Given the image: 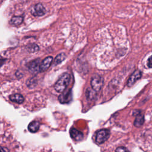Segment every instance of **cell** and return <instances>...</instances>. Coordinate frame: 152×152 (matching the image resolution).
I'll use <instances>...</instances> for the list:
<instances>
[{
    "label": "cell",
    "instance_id": "ac0fdd59",
    "mask_svg": "<svg viewBox=\"0 0 152 152\" xmlns=\"http://www.w3.org/2000/svg\"><path fill=\"white\" fill-rule=\"evenodd\" d=\"M8 150L5 147H0V151H8Z\"/></svg>",
    "mask_w": 152,
    "mask_h": 152
},
{
    "label": "cell",
    "instance_id": "30bf717a",
    "mask_svg": "<svg viewBox=\"0 0 152 152\" xmlns=\"http://www.w3.org/2000/svg\"><path fill=\"white\" fill-rule=\"evenodd\" d=\"M10 99L12 102L18 103V104L22 103L24 102V100L23 96L21 94H18V93L11 95L10 96Z\"/></svg>",
    "mask_w": 152,
    "mask_h": 152
},
{
    "label": "cell",
    "instance_id": "e0dca14e",
    "mask_svg": "<svg viewBox=\"0 0 152 152\" xmlns=\"http://www.w3.org/2000/svg\"><path fill=\"white\" fill-rule=\"evenodd\" d=\"M147 65L149 68H151V56H150L148 59V61H147Z\"/></svg>",
    "mask_w": 152,
    "mask_h": 152
},
{
    "label": "cell",
    "instance_id": "5bb4252c",
    "mask_svg": "<svg viewBox=\"0 0 152 152\" xmlns=\"http://www.w3.org/2000/svg\"><path fill=\"white\" fill-rule=\"evenodd\" d=\"M66 58V55L64 53H59V55H58L55 59V61L54 63L55 65H58L60 63H61L64 60H65V59Z\"/></svg>",
    "mask_w": 152,
    "mask_h": 152
},
{
    "label": "cell",
    "instance_id": "4fadbf2b",
    "mask_svg": "<svg viewBox=\"0 0 152 152\" xmlns=\"http://www.w3.org/2000/svg\"><path fill=\"white\" fill-rule=\"evenodd\" d=\"M23 18L21 16H14L10 20V24L13 26H18L22 23Z\"/></svg>",
    "mask_w": 152,
    "mask_h": 152
},
{
    "label": "cell",
    "instance_id": "d6986e66",
    "mask_svg": "<svg viewBox=\"0 0 152 152\" xmlns=\"http://www.w3.org/2000/svg\"><path fill=\"white\" fill-rule=\"evenodd\" d=\"M4 60L3 59L0 58V67L4 64Z\"/></svg>",
    "mask_w": 152,
    "mask_h": 152
},
{
    "label": "cell",
    "instance_id": "2e32d148",
    "mask_svg": "<svg viewBox=\"0 0 152 152\" xmlns=\"http://www.w3.org/2000/svg\"><path fill=\"white\" fill-rule=\"evenodd\" d=\"M128 151V150L125 147H119L116 149V151Z\"/></svg>",
    "mask_w": 152,
    "mask_h": 152
},
{
    "label": "cell",
    "instance_id": "8992f818",
    "mask_svg": "<svg viewBox=\"0 0 152 152\" xmlns=\"http://www.w3.org/2000/svg\"><path fill=\"white\" fill-rule=\"evenodd\" d=\"M40 59H36L30 62L27 64V67L30 72H31L33 74H36L40 72Z\"/></svg>",
    "mask_w": 152,
    "mask_h": 152
},
{
    "label": "cell",
    "instance_id": "6da1fadb",
    "mask_svg": "<svg viewBox=\"0 0 152 152\" xmlns=\"http://www.w3.org/2000/svg\"><path fill=\"white\" fill-rule=\"evenodd\" d=\"M70 79L71 77L68 73L65 72L62 74L54 86L55 90L58 93L64 91L68 85Z\"/></svg>",
    "mask_w": 152,
    "mask_h": 152
},
{
    "label": "cell",
    "instance_id": "3957f363",
    "mask_svg": "<svg viewBox=\"0 0 152 152\" xmlns=\"http://www.w3.org/2000/svg\"><path fill=\"white\" fill-rule=\"evenodd\" d=\"M109 136L110 132L108 129H101L97 133L96 137V141L98 144H103L109 138Z\"/></svg>",
    "mask_w": 152,
    "mask_h": 152
},
{
    "label": "cell",
    "instance_id": "52a82bcc",
    "mask_svg": "<svg viewBox=\"0 0 152 152\" xmlns=\"http://www.w3.org/2000/svg\"><path fill=\"white\" fill-rule=\"evenodd\" d=\"M141 75H142V73L140 70L135 71L129 78L127 81V86L129 87H131L132 85H134L137 80L141 78Z\"/></svg>",
    "mask_w": 152,
    "mask_h": 152
},
{
    "label": "cell",
    "instance_id": "277c9868",
    "mask_svg": "<svg viewBox=\"0 0 152 152\" xmlns=\"http://www.w3.org/2000/svg\"><path fill=\"white\" fill-rule=\"evenodd\" d=\"M72 99V91L69 89L68 90H64L61 92V94L59 96L58 100L61 103H68Z\"/></svg>",
    "mask_w": 152,
    "mask_h": 152
},
{
    "label": "cell",
    "instance_id": "9a60e30c",
    "mask_svg": "<svg viewBox=\"0 0 152 152\" xmlns=\"http://www.w3.org/2000/svg\"><path fill=\"white\" fill-rule=\"evenodd\" d=\"M27 49L28 52L33 53V52L38 51L39 50V46L37 45L36 44L33 43V44H30V45H28L27 46Z\"/></svg>",
    "mask_w": 152,
    "mask_h": 152
},
{
    "label": "cell",
    "instance_id": "5b68a950",
    "mask_svg": "<svg viewBox=\"0 0 152 152\" xmlns=\"http://www.w3.org/2000/svg\"><path fill=\"white\" fill-rule=\"evenodd\" d=\"M46 11L45 7L42 5V4L39 3L36 4L32 8L31 12L34 16H42L45 14Z\"/></svg>",
    "mask_w": 152,
    "mask_h": 152
},
{
    "label": "cell",
    "instance_id": "7c38bea8",
    "mask_svg": "<svg viewBox=\"0 0 152 152\" xmlns=\"http://www.w3.org/2000/svg\"><path fill=\"white\" fill-rule=\"evenodd\" d=\"M144 122V118L143 115L139 113L137 115V116L135 118V119L134 122V125L136 127H140L142 125Z\"/></svg>",
    "mask_w": 152,
    "mask_h": 152
},
{
    "label": "cell",
    "instance_id": "ba28073f",
    "mask_svg": "<svg viewBox=\"0 0 152 152\" xmlns=\"http://www.w3.org/2000/svg\"><path fill=\"white\" fill-rule=\"evenodd\" d=\"M52 60H53V58L50 56H48L46 58H45L40 63V72H44V71H46L50 66V65L52 62Z\"/></svg>",
    "mask_w": 152,
    "mask_h": 152
},
{
    "label": "cell",
    "instance_id": "8fae6325",
    "mask_svg": "<svg viewBox=\"0 0 152 152\" xmlns=\"http://www.w3.org/2000/svg\"><path fill=\"white\" fill-rule=\"evenodd\" d=\"M40 127V124L37 121H33L28 125V129L30 132L34 133L37 132Z\"/></svg>",
    "mask_w": 152,
    "mask_h": 152
},
{
    "label": "cell",
    "instance_id": "9c48e42d",
    "mask_svg": "<svg viewBox=\"0 0 152 152\" xmlns=\"http://www.w3.org/2000/svg\"><path fill=\"white\" fill-rule=\"evenodd\" d=\"M70 135L73 140H74L75 141H77L81 140L84 136L83 134L81 131H80L75 128H72L70 130Z\"/></svg>",
    "mask_w": 152,
    "mask_h": 152
},
{
    "label": "cell",
    "instance_id": "7a4b0ae2",
    "mask_svg": "<svg viewBox=\"0 0 152 152\" xmlns=\"http://www.w3.org/2000/svg\"><path fill=\"white\" fill-rule=\"evenodd\" d=\"M103 78L98 74H95L93 75L90 81V84L92 88L96 91H99L101 90L103 86Z\"/></svg>",
    "mask_w": 152,
    "mask_h": 152
}]
</instances>
